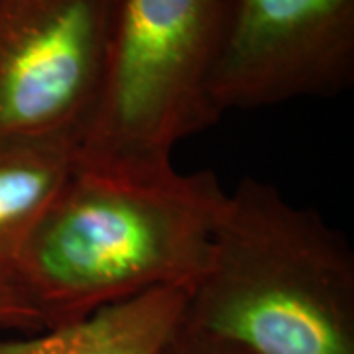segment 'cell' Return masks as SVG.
I'll return each mask as SVG.
<instances>
[{
  "label": "cell",
  "instance_id": "ba28073f",
  "mask_svg": "<svg viewBox=\"0 0 354 354\" xmlns=\"http://www.w3.org/2000/svg\"><path fill=\"white\" fill-rule=\"evenodd\" d=\"M0 329L22 330L30 335L46 330L24 293L4 276H0Z\"/></svg>",
  "mask_w": 354,
  "mask_h": 354
},
{
  "label": "cell",
  "instance_id": "9c48e42d",
  "mask_svg": "<svg viewBox=\"0 0 354 354\" xmlns=\"http://www.w3.org/2000/svg\"><path fill=\"white\" fill-rule=\"evenodd\" d=\"M160 354H232L225 353V351H215V348H203V346H193V344H185V342H179L171 339L165 344V348Z\"/></svg>",
  "mask_w": 354,
  "mask_h": 354
},
{
  "label": "cell",
  "instance_id": "8992f818",
  "mask_svg": "<svg viewBox=\"0 0 354 354\" xmlns=\"http://www.w3.org/2000/svg\"><path fill=\"white\" fill-rule=\"evenodd\" d=\"M187 290L169 288L109 305L28 339H0V354H160L176 333Z\"/></svg>",
  "mask_w": 354,
  "mask_h": 354
},
{
  "label": "cell",
  "instance_id": "277c9868",
  "mask_svg": "<svg viewBox=\"0 0 354 354\" xmlns=\"http://www.w3.org/2000/svg\"><path fill=\"white\" fill-rule=\"evenodd\" d=\"M118 0H0V136H81Z\"/></svg>",
  "mask_w": 354,
  "mask_h": 354
},
{
  "label": "cell",
  "instance_id": "3957f363",
  "mask_svg": "<svg viewBox=\"0 0 354 354\" xmlns=\"http://www.w3.org/2000/svg\"><path fill=\"white\" fill-rule=\"evenodd\" d=\"M225 0H118L97 106L77 165L152 171L218 122L211 99Z\"/></svg>",
  "mask_w": 354,
  "mask_h": 354
},
{
  "label": "cell",
  "instance_id": "7a4b0ae2",
  "mask_svg": "<svg viewBox=\"0 0 354 354\" xmlns=\"http://www.w3.org/2000/svg\"><path fill=\"white\" fill-rule=\"evenodd\" d=\"M174 339L232 354H354V252L315 209L244 177Z\"/></svg>",
  "mask_w": 354,
  "mask_h": 354
},
{
  "label": "cell",
  "instance_id": "52a82bcc",
  "mask_svg": "<svg viewBox=\"0 0 354 354\" xmlns=\"http://www.w3.org/2000/svg\"><path fill=\"white\" fill-rule=\"evenodd\" d=\"M75 136H0V276L75 167Z\"/></svg>",
  "mask_w": 354,
  "mask_h": 354
},
{
  "label": "cell",
  "instance_id": "6da1fadb",
  "mask_svg": "<svg viewBox=\"0 0 354 354\" xmlns=\"http://www.w3.org/2000/svg\"><path fill=\"white\" fill-rule=\"evenodd\" d=\"M227 199L201 169L77 165L16 256L8 279L55 329L201 276Z\"/></svg>",
  "mask_w": 354,
  "mask_h": 354
},
{
  "label": "cell",
  "instance_id": "5b68a950",
  "mask_svg": "<svg viewBox=\"0 0 354 354\" xmlns=\"http://www.w3.org/2000/svg\"><path fill=\"white\" fill-rule=\"evenodd\" d=\"M354 81V0H225L211 99L218 114L333 99Z\"/></svg>",
  "mask_w": 354,
  "mask_h": 354
}]
</instances>
